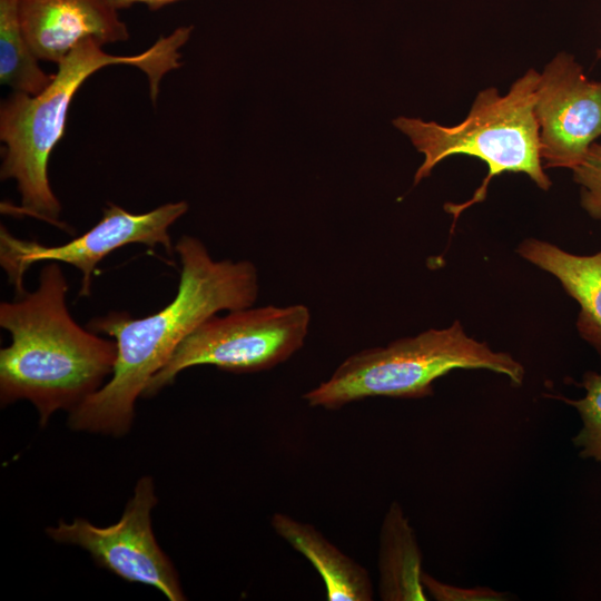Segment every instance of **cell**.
Wrapping results in <instances>:
<instances>
[{
	"label": "cell",
	"mask_w": 601,
	"mask_h": 601,
	"mask_svg": "<svg viewBox=\"0 0 601 601\" xmlns=\"http://www.w3.org/2000/svg\"><path fill=\"white\" fill-rule=\"evenodd\" d=\"M31 51L24 37L19 0H0V82L12 91L41 92L52 80Z\"/></svg>",
	"instance_id": "cell-14"
},
{
	"label": "cell",
	"mask_w": 601,
	"mask_h": 601,
	"mask_svg": "<svg viewBox=\"0 0 601 601\" xmlns=\"http://www.w3.org/2000/svg\"><path fill=\"white\" fill-rule=\"evenodd\" d=\"M534 115L545 167L572 170L601 136V81L590 80L571 55L560 52L540 73Z\"/></svg>",
	"instance_id": "cell-9"
},
{
	"label": "cell",
	"mask_w": 601,
	"mask_h": 601,
	"mask_svg": "<svg viewBox=\"0 0 601 601\" xmlns=\"http://www.w3.org/2000/svg\"><path fill=\"white\" fill-rule=\"evenodd\" d=\"M456 368L489 370L513 385H521L525 375L520 362L470 337L455 321L446 328H431L348 356L303 398L326 410L375 396L422 398L433 394L435 380Z\"/></svg>",
	"instance_id": "cell-5"
},
{
	"label": "cell",
	"mask_w": 601,
	"mask_h": 601,
	"mask_svg": "<svg viewBox=\"0 0 601 601\" xmlns=\"http://www.w3.org/2000/svg\"><path fill=\"white\" fill-rule=\"evenodd\" d=\"M109 0H19L27 42L39 61L61 62L79 43L127 41L130 33Z\"/></svg>",
	"instance_id": "cell-10"
},
{
	"label": "cell",
	"mask_w": 601,
	"mask_h": 601,
	"mask_svg": "<svg viewBox=\"0 0 601 601\" xmlns=\"http://www.w3.org/2000/svg\"><path fill=\"white\" fill-rule=\"evenodd\" d=\"M193 26H181L160 37L145 51L110 55L102 45L88 39L58 63L50 83L39 93L12 91L0 104L1 180L14 179L20 205L2 213L30 216L60 229L61 204L48 175L52 150L66 131L69 108L82 83L101 68L127 65L145 72L149 96L156 104L162 77L181 66L179 49L189 40Z\"/></svg>",
	"instance_id": "cell-3"
},
{
	"label": "cell",
	"mask_w": 601,
	"mask_h": 601,
	"mask_svg": "<svg viewBox=\"0 0 601 601\" xmlns=\"http://www.w3.org/2000/svg\"><path fill=\"white\" fill-rule=\"evenodd\" d=\"M572 171L580 186L582 208L593 219L601 220V145L593 142Z\"/></svg>",
	"instance_id": "cell-16"
},
{
	"label": "cell",
	"mask_w": 601,
	"mask_h": 601,
	"mask_svg": "<svg viewBox=\"0 0 601 601\" xmlns=\"http://www.w3.org/2000/svg\"><path fill=\"white\" fill-rule=\"evenodd\" d=\"M174 250L181 270L175 298L155 314L134 318L109 312L87 328L114 338L117 359L111 378L70 412L72 430L125 435L131 426L135 402L179 344L203 322L220 311L250 307L258 295L256 266L248 260H214L204 243L181 236Z\"/></svg>",
	"instance_id": "cell-1"
},
{
	"label": "cell",
	"mask_w": 601,
	"mask_h": 601,
	"mask_svg": "<svg viewBox=\"0 0 601 601\" xmlns=\"http://www.w3.org/2000/svg\"><path fill=\"white\" fill-rule=\"evenodd\" d=\"M378 593L384 601H425L422 553L402 506L394 501L381 526Z\"/></svg>",
	"instance_id": "cell-13"
},
{
	"label": "cell",
	"mask_w": 601,
	"mask_h": 601,
	"mask_svg": "<svg viewBox=\"0 0 601 601\" xmlns=\"http://www.w3.org/2000/svg\"><path fill=\"white\" fill-rule=\"evenodd\" d=\"M585 394L578 400L561 397L579 413L582 427L573 437L580 456L601 463V371L585 372L580 384Z\"/></svg>",
	"instance_id": "cell-15"
},
{
	"label": "cell",
	"mask_w": 601,
	"mask_h": 601,
	"mask_svg": "<svg viewBox=\"0 0 601 601\" xmlns=\"http://www.w3.org/2000/svg\"><path fill=\"white\" fill-rule=\"evenodd\" d=\"M539 79L540 73L531 68L512 83L506 95L494 87L480 91L466 118L454 126L408 117L393 120L424 155L414 185L428 177L439 162L454 155L475 157L487 166L486 177L470 200L445 205L454 220L464 209L483 201L492 178L505 171L523 173L543 190L551 187L552 181L541 162L534 115Z\"/></svg>",
	"instance_id": "cell-4"
},
{
	"label": "cell",
	"mask_w": 601,
	"mask_h": 601,
	"mask_svg": "<svg viewBox=\"0 0 601 601\" xmlns=\"http://www.w3.org/2000/svg\"><path fill=\"white\" fill-rule=\"evenodd\" d=\"M187 210L188 204L184 200L166 203L141 214L109 201L93 227L58 246L20 239L1 226L0 264L17 296L26 293L23 276L27 269L39 262L65 263L78 268L81 273L79 296H89L97 265L114 250L129 244H142L149 248L160 245L170 254L174 247L168 229Z\"/></svg>",
	"instance_id": "cell-7"
},
{
	"label": "cell",
	"mask_w": 601,
	"mask_h": 601,
	"mask_svg": "<svg viewBox=\"0 0 601 601\" xmlns=\"http://www.w3.org/2000/svg\"><path fill=\"white\" fill-rule=\"evenodd\" d=\"M422 583L425 591L437 601H505L504 592L487 587L460 588L436 580L423 572Z\"/></svg>",
	"instance_id": "cell-17"
},
{
	"label": "cell",
	"mask_w": 601,
	"mask_h": 601,
	"mask_svg": "<svg viewBox=\"0 0 601 601\" xmlns=\"http://www.w3.org/2000/svg\"><path fill=\"white\" fill-rule=\"evenodd\" d=\"M157 504L151 477H141L120 520L106 528L77 518L59 521L47 534L58 543L85 549L95 562L128 581L151 585L170 601L186 600L178 574L158 545L151 529V510Z\"/></svg>",
	"instance_id": "cell-8"
},
{
	"label": "cell",
	"mask_w": 601,
	"mask_h": 601,
	"mask_svg": "<svg viewBox=\"0 0 601 601\" xmlns=\"http://www.w3.org/2000/svg\"><path fill=\"white\" fill-rule=\"evenodd\" d=\"M516 252L554 276L580 306L577 329L601 358V249L575 255L536 238H526Z\"/></svg>",
	"instance_id": "cell-11"
},
{
	"label": "cell",
	"mask_w": 601,
	"mask_h": 601,
	"mask_svg": "<svg viewBox=\"0 0 601 601\" xmlns=\"http://www.w3.org/2000/svg\"><path fill=\"white\" fill-rule=\"evenodd\" d=\"M309 323V309L302 304L250 306L213 315L179 344L142 396L155 395L193 366L214 365L231 373L272 368L303 346Z\"/></svg>",
	"instance_id": "cell-6"
},
{
	"label": "cell",
	"mask_w": 601,
	"mask_h": 601,
	"mask_svg": "<svg viewBox=\"0 0 601 601\" xmlns=\"http://www.w3.org/2000/svg\"><path fill=\"white\" fill-rule=\"evenodd\" d=\"M114 7L118 10L127 9L134 4H145L149 10H158L168 4L181 1V0H109Z\"/></svg>",
	"instance_id": "cell-18"
},
{
	"label": "cell",
	"mask_w": 601,
	"mask_h": 601,
	"mask_svg": "<svg viewBox=\"0 0 601 601\" xmlns=\"http://www.w3.org/2000/svg\"><path fill=\"white\" fill-rule=\"evenodd\" d=\"M272 528L319 573L328 601H371L374 589L367 570L341 551L312 524L284 513L272 515Z\"/></svg>",
	"instance_id": "cell-12"
},
{
	"label": "cell",
	"mask_w": 601,
	"mask_h": 601,
	"mask_svg": "<svg viewBox=\"0 0 601 601\" xmlns=\"http://www.w3.org/2000/svg\"><path fill=\"white\" fill-rule=\"evenodd\" d=\"M68 282L58 262H47L39 284L0 304V326L11 336L0 351V402H31L43 427L59 411H73L112 375L115 341L81 327L69 313Z\"/></svg>",
	"instance_id": "cell-2"
}]
</instances>
